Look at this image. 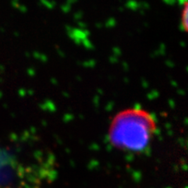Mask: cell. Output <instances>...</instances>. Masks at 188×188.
<instances>
[{
	"label": "cell",
	"mask_w": 188,
	"mask_h": 188,
	"mask_svg": "<svg viewBox=\"0 0 188 188\" xmlns=\"http://www.w3.org/2000/svg\"><path fill=\"white\" fill-rule=\"evenodd\" d=\"M158 130L152 113L140 106L119 112L108 127V140L122 151L140 152L148 147Z\"/></svg>",
	"instance_id": "cell-1"
},
{
	"label": "cell",
	"mask_w": 188,
	"mask_h": 188,
	"mask_svg": "<svg viewBox=\"0 0 188 188\" xmlns=\"http://www.w3.org/2000/svg\"><path fill=\"white\" fill-rule=\"evenodd\" d=\"M181 25H182V28L184 31L187 30V2H185L184 4V8L182 11V15H181Z\"/></svg>",
	"instance_id": "cell-2"
}]
</instances>
